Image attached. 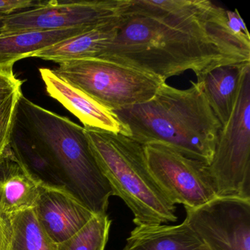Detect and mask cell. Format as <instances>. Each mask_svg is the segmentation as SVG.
Listing matches in <instances>:
<instances>
[{"label": "cell", "mask_w": 250, "mask_h": 250, "mask_svg": "<svg viewBox=\"0 0 250 250\" xmlns=\"http://www.w3.org/2000/svg\"><path fill=\"white\" fill-rule=\"evenodd\" d=\"M39 72L48 94L77 117L84 127L129 136L128 130L118 121L112 111L59 78L52 70L40 68Z\"/></svg>", "instance_id": "11"}, {"label": "cell", "mask_w": 250, "mask_h": 250, "mask_svg": "<svg viewBox=\"0 0 250 250\" xmlns=\"http://www.w3.org/2000/svg\"><path fill=\"white\" fill-rule=\"evenodd\" d=\"M40 0H0V16L6 17L39 6Z\"/></svg>", "instance_id": "21"}, {"label": "cell", "mask_w": 250, "mask_h": 250, "mask_svg": "<svg viewBox=\"0 0 250 250\" xmlns=\"http://www.w3.org/2000/svg\"><path fill=\"white\" fill-rule=\"evenodd\" d=\"M40 186L8 144L0 154V216L33 208Z\"/></svg>", "instance_id": "12"}, {"label": "cell", "mask_w": 250, "mask_h": 250, "mask_svg": "<svg viewBox=\"0 0 250 250\" xmlns=\"http://www.w3.org/2000/svg\"><path fill=\"white\" fill-rule=\"evenodd\" d=\"M111 225L107 213L95 215L77 233L57 244L56 250H105Z\"/></svg>", "instance_id": "20"}, {"label": "cell", "mask_w": 250, "mask_h": 250, "mask_svg": "<svg viewBox=\"0 0 250 250\" xmlns=\"http://www.w3.org/2000/svg\"><path fill=\"white\" fill-rule=\"evenodd\" d=\"M22 81L16 77L14 66L0 68V154L8 146L15 123Z\"/></svg>", "instance_id": "19"}, {"label": "cell", "mask_w": 250, "mask_h": 250, "mask_svg": "<svg viewBox=\"0 0 250 250\" xmlns=\"http://www.w3.org/2000/svg\"><path fill=\"white\" fill-rule=\"evenodd\" d=\"M94 28L96 27H82L46 31L30 30L0 33V68L14 66L20 60L30 58L39 51Z\"/></svg>", "instance_id": "15"}, {"label": "cell", "mask_w": 250, "mask_h": 250, "mask_svg": "<svg viewBox=\"0 0 250 250\" xmlns=\"http://www.w3.org/2000/svg\"><path fill=\"white\" fill-rule=\"evenodd\" d=\"M208 169L217 197L250 200V70L230 118L219 131Z\"/></svg>", "instance_id": "6"}, {"label": "cell", "mask_w": 250, "mask_h": 250, "mask_svg": "<svg viewBox=\"0 0 250 250\" xmlns=\"http://www.w3.org/2000/svg\"><path fill=\"white\" fill-rule=\"evenodd\" d=\"M145 153L150 174L172 204L197 208L217 197L206 162L157 143L145 145Z\"/></svg>", "instance_id": "7"}, {"label": "cell", "mask_w": 250, "mask_h": 250, "mask_svg": "<svg viewBox=\"0 0 250 250\" xmlns=\"http://www.w3.org/2000/svg\"><path fill=\"white\" fill-rule=\"evenodd\" d=\"M92 153L110 184L114 196L124 200L136 227L153 226L178 219L169 201L150 174L145 145L129 136L84 127Z\"/></svg>", "instance_id": "4"}, {"label": "cell", "mask_w": 250, "mask_h": 250, "mask_svg": "<svg viewBox=\"0 0 250 250\" xmlns=\"http://www.w3.org/2000/svg\"><path fill=\"white\" fill-rule=\"evenodd\" d=\"M15 122L56 167L64 187L94 214H105L113 190L99 168L84 127L21 96Z\"/></svg>", "instance_id": "3"}, {"label": "cell", "mask_w": 250, "mask_h": 250, "mask_svg": "<svg viewBox=\"0 0 250 250\" xmlns=\"http://www.w3.org/2000/svg\"><path fill=\"white\" fill-rule=\"evenodd\" d=\"M119 20L69 38L33 54L30 58L57 63L74 60L99 59L115 38Z\"/></svg>", "instance_id": "14"}, {"label": "cell", "mask_w": 250, "mask_h": 250, "mask_svg": "<svg viewBox=\"0 0 250 250\" xmlns=\"http://www.w3.org/2000/svg\"><path fill=\"white\" fill-rule=\"evenodd\" d=\"M228 10L209 0H128L116 35L99 59L166 82L192 71L250 63V39L233 33Z\"/></svg>", "instance_id": "1"}, {"label": "cell", "mask_w": 250, "mask_h": 250, "mask_svg": "<svg viewBox=\"0 0 250 250\" xmlns=\"http://www.w3.org/2000/svg\"><path fill=\"white\" fill-rule=\"evenodd\" d=\"M11 238L9 217L0 216V250H8Z\"/></svg>", "instance_id": "22"}, {"label": "cell", "mask_w": 250, "mask_h": 250, "mask_svg": "<svg viewBox=\"0 0 250 250\" xmlns=\"http://www.w3.org/2000/svg\"><path fill=\"white\" fill-rule=\"evenodd\" d=\"M2 17H2V16H0V30H1V28H2Z\"/></svg>", "instance_id": "24"}, {"label": "cell", "mask_w": 250, "mask_h": 250, "mask_svg": "<svg viewBox=\"0 0 250 250\" xmlns=\"http://www.w3.org/2000/svg\"><path fill=\"white\" fill-rule=\"evenodd\" d=\"M11 238L8 250H56L57 244L43 230L33 208L9 216Z\"/></svg>", "instance_id": "18"}, {"label": "cell", "mask_w": 250, "mask_h": 250, "mask_svg": "<svg viewBox=\"0 0 250 250\" xmlns=\"http://www.w3.org/2000/svg\"><path fill=\"white\" fill-rule=\"evenodd\" d=\"M250 63L230 64L216 67L197 77L210 107L222 127L230 118L243 79Z\"/></svg>", "instance_id": "13"}, {"label": "cell", "mask_w": 250, "mask_h": 250, "mask_svg": "<svg viewBox=\"0 0 250 250\" xmlns=\"http://www.w3.org/2000/svg\"><path fill=\"white\" fill-rule=\"evenodd\" d=\"M128 0L41 1L39 6L2 17L0 33L97 27L120 20Z\"/></svg>", "instance_id": "8"}, {"label": "cell", "mask_w": 250, "mask_h": 250, "mask_svg": "<svg viewBox=\"0 0 250 250\" xmlns=\"http://www.w3.org/2000/svg\"><path fill=\"white\" fill-rule=\"evenodd\" d=\"M203 246L184 220L178 225L136 227L123 250H198Z\"/></svg>", "instance_id": "16"}, {"label": "cell", "mask_w": 250, "mask_h": 250, "mask_svg": "<svg viewBox=\"0 0 250 250\" xmlns=\"http://www.w3.org/2000/svg\"><path fill=\"white\" fill-rule=\"evenodd\" d=\"M191 83L185 90L164 83L150 100L112 112L138 143L164 145L208 165L222 125L208 102L203 83Z\"/></svg>", "instance_id": "2"}, {"label": "cell", "mask_w": 250, "mask_h": 250, "mask_svg": "<svg viewBox=\"0 0 250 250\" xmlns=\"http://www.w3.org/2000/svg\"><path fill=\"white\" fill-rule=\"evenodd\" d=\"M185 221L210 250H250V200L216 197L185 208Z\"/></svg>", "instance_id": "9"}, {"label": "cell", "mask_w": 250, "mask_h": 250, "mask_svg": "<svg viewBox=\"0 0 250 250\" xmlns=\"http://www.w3.org/2000/svg\"><path fill=\"white\" fill-rule=\"evenodd\" d=\"M33 209L41 226L56 244L69 239L96 215L65 187L42 184Z\"/></svg>", "instance_id": "10"}, {"label": "cell", "mask_w": 250, "mask_h": 250, "mask_svg": "<svg viewBox=\"0 0 250 250\" xmlns=\"http://www.w3.org/2000/svg\"><path fill=\"white\" fill-rule=\"evenodd\" d=\"M209 250V249L208 248V247H206V245H205V246H203V247H202V248H200V250Z\"/></svg>", "instance_id": "23"}, {"label": "cell", "mask_w": 250, "mask_h": 250, "mask_svg": "<svg viewBox=\"0 0 250 250\" xmlns=\"http://www.w3.org/2000/svg\"><path fill=\"white\" fill-rule=\"evenodd\" d=\"M53 72L111 111L150 100L166 83L156 76L104 59L65 61Z\"/></svg>", "instance_id": "5"}, {"label": "cell", "mask_w": 250, "mask_h": 250, "mask_svg": "<svg viewBox=\"0 0 250 250\" xmlns=\"http://www.w3.org/2000/svg\"><path fill=\"white\" fill-rule=\"evenodd\" d=\"M9 145L17 159L41 184L64 187L61 175L49 156L16 122Z\"/></svg>", "instance_id": "17"}]
</instances>
